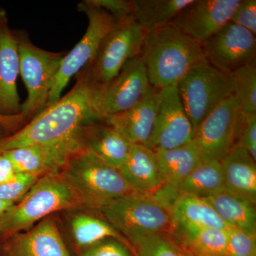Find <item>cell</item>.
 <instances>
[{"label": "cell", "instance_id": "obj_1", "mask_svg": "<svg viewBox=\"0 0 256 256\" xmlns=\"http://www.w3.org/2000/svg\"><path fill=\"white\" fill-rule=\"evenodd\" d=\"M76 77V82L68 94L47 105L22 128L2 140L0 152L63 140L78 134L86 124L102 120L96 108L98 84L87 68Z\"/></svg>", "mask_w": 256, "mask_h": 256}, {"label": "cell", "instance_id": "obj_2", "mask_svg": "<svg viewBox=\"0 0 256 256\" xmlns=\"http://www.w3.org/2000/svg\"><path fill=\"white\" fill-rule=\"evenodd\" d=\"M140 56L152 86L158 89L178 85L207 60L201 43L170 24L146 33Z\"/></svg>", "mask_w": 256, "mask_h": 256}, {"label": "cell", "instance_id": "obj_3", "mask_svg": "<svg viewBox=\"0 0 256 256\" xmlns=\"http://www.w3.org/2000/svg\"><path fill=\"white\" fill-rule=\"evenodd\" d=\"M82 208V200L62 171L44 175L21 201L0 216V236L28 230L56 212Z\"/></svg>", "mask_w": 256, "mask_h": 256}, {"label": "cell", "instance_id": "obj_4", "mask_svg": "<svg viewBox=\"0 0 256 256\" xmlns=\"http://www.w3.org/2000/svg\"><path fill=\"white\" fill-rule=\"evenodd\" d=\"M62 172L87 210L98 212L116 198L137 193L118 169L86 150L70 156Z\"/></svg>", "mask_w": 256, "mask_h": 256}, {"label": "cell", "instance_id": "obj_5", "mask_svg": "<svg viewBox=\"0 0 256 256\" xmlns=\"http://www.w3.org/2000/svg\"><path fill=\"white\" fill-rule=\"evenodd\" d=\"M101 216L134 248L154 234L171 232L170 208L151 194L137 193L120 197L98 210Z\"/></svg>", "mask_w": 256, "mask_h": 256}, {"label": "cell", "instance_id": "obj_6", "mask_svg": "<svg viewBox=\"0 0 256 256\" xmlns=\"http://www.w3.org/2000/svg\"><path fill=\"white\" fill-rule=\"evenodd\" d=\"M20 55V74L28 90L22 105L26 124L44 110L66 52H50L35 46L24 32H14Z\"/></svg>", "mask_w": 256, "mask_h": 256}, {"label": "cell", "instance_id": "obj_7", "mask_svg": "<svg viewBox=\"0 0 256 256\" xmlns=\"http://www.w3.org/2000/svg\"><path fill=\"white\" fill-rule=\"evenodd\" d=\"M184 109L196 130L220 102L234 94L232 74L216 68L206 60L194 67L178 84Z\"/></svg>", "mask_w": 256, "mask_h": 256}, {"label": "cell", "instance_id": "obj_8", "mask_svg": "<svg viewBox=\"0 0 256 256\" xmlns=\"http://www.w3.org/2000/svg\"><path fill=\"white\" fill-rule=\"evenodd\" d=\"M78 9L86 14L88 26L80 41L64 56L54 80L47 105L58 100L72 77L92 63L104 37L117 22L108 12L92 4L90 0L79 3Z\"/></svg>", "mask_w": 256, "mask_h": 256}, {"label": "cell", "instance_id": "obj_9", "mask_svg": "<svg viewBox=\"0 0 256 256\" xmlns=\"http://www.w3.org/2000/svg\"><path fill=\"white\" fill-rule=\"evenodd\" d=\"M146 34L133 18L117 22L104 37L92 63L85 68L92 80L98 85L112 80L128 60L140 56Z\"/></svg>", "mask_w": 256, "mask_h": 256}, {"label": "cell", "instance_id": "obj_10", "mask_svg": "<svg viewBox=\"0 0 256 256\" xmlns=\"http://www.w3.org/2000/svg\"><path fill=\"white\" fill-rule=\"evenodd\" d=\"M242 120L234 94L224 99L195 130L193 140L204 158L220 160L226 156L238 142Z\"/></svg>", "mask_w": 256, "mask_h": 256}, {"label": "cell", "instance_id": "obj_11", "mask_svg": "<svg viewBox=\"0 0 256 256\" xmlns=\"http://www.w3.org/2000/svg\"><path fill=\"white\" fill-rule=\"evenodd\" d=\"M152 87L141 56L128 60L112 80L104 85L98 84V114L104 120L124 112L138 104Z\"/></svg>", "mask_w": 256, "mask_h": 256}, {"label": "cell", "instance_id": "obj_12", "mask_svg": "<svg viewBox=\"0 0 256 256\" xmlns=\"http://www.w3.org/2000/svg\"><path fill=\"white\" fill-rule=\"evenodd\" d=\"M201 44L207 60L226 73L256 64V35L230 22Z\"/></svg>", "mask_w": 256, "mask_h": 256}, {"label": "cell", "instance_id": "obj_13", "mask_svg": "<svg viewBox=\"0 0 256 256\" xmlns=\"http://www.w3.org/2000/svg\"><path fill=\"white\" fill-rule=\"evenodd\" d=\"M82 150L80 131L58 142L20 146L2 152L11 162L16 173L42 176L62 171L70 156Z\"/></svg>", "mask_w": 256, "mask_h": 256}, {"label": "cell", "instance_id": "obj_14", "mask_svg": "<svg viewBox=\"0 0 256 256\" xmlns=\"http://www.w3.org/2000/svg\"><path fill=\"white\" fill-rule=\"evenodd\" d=\"M194 130L184 109L178 85L162 89V101L148 146L153 150L178 148L191 142Z\"/></svg>", "mask_w": 256, "mask_h": 256}, {"label": "cell", "instance_id": "obj_15", "mask_svg": "<svg viewBox=\"0 0 256 256\" xmlns=\"http://www.w3.org/2000/svg\"><path fill=\"white\" fill-rule=\"evenodd\" d=\"M240 0H193L170 22L202 43L230 22Z\"/></svg>", "mask_w": 256, "mask_h": 256}, {"label": "cell", "instance_id": "obj_16", "mask_svg": "<svg viewBox=\"0 0 256 256\" xmlns=\"http://www.w3.org/2000/svg\"><path fill=\"white\" fill-rule=\"evenodd\" d=\"M0 256H72L50 216L24 232L0 236Z\"/></svg>", "mask_w": 256, "mask_h": 256}, {"label": "cell", "instance_id": "obj_17", "mask_svg": "<svg viewBox=\"0 0 256 256\" xmlns=\"http://www.w3.org/2000/svg\"><path fill=\"white\" fill-rule=\"evenodd\" d=\"M163 186L154 195L162 204L170 207L178 197L176 190L204 159L201 150L192 140L178 148L154 151Z\"/></svg>", "mask_w": 256, "mask_h": 256}, {"label": "cell", "instance_id": "obj_18", "mask_svg": "<svg viewBox=\"0 0 256 256\" xmlns=\"http://www.w3.org/2000/svg\"><path fill=\"white\" fill-rule=\"evenodd\" d=\"M162 101V89L152 87L138 104L128 110L102 120L131 144L148 146Z\"/></svg>", "mask_w": 256, "mask_h": 256}, {"label": "cell", "instance_id": "obj_19", "mask_svg": "<svg viewBox=\"0 0 256 256\" xmlns=\"http://www.w3.org/2000/svg\"><path fill=\"white\" fill-rule=\"evenodd\" d=\"M20 74L18 41L8 22L0 28V114L14 116L22 112L16 87Z\"/></svg>", "mask_w": 256, "mask_h": 256}, {"label": "cell", "instance_id": "obj_20", "mask_svg": "<svg viewBox=\"0 0 256 256\" xmlns=\"http://www.w3.org/2000/svg\"><path fill=\"white\" fill-rule=\"evenodd\" d=\"M80 139L84 150L118 170L127 159L132 144L104 120L86 124L80 131Z\"/></svg>", "mask_w": 256, "mask_h": 256}, {"label": "cell", "instance_id": "obj_21", "mask_svg": "<svg viewBox=\"0 0 256 256\" xmlns=\"http://www.w3.org/2000/svg\"><path fill=\"white\" fill-rule=\"evenodd\" d=\"M224 190L256 203V164L250 153L238 142L220 160Z\"/></svg>", "mask_w": 256, "mask_h": 256}, {"label": "cell", "instance_id": "obj_22", "mask_svg": "<svg viewBox=\"0 0 256 256\" xmlns=\"http://www.w3.org/2000/svg\"><path fill=\"white\" fill-rule=\"evenodd\" d=\"M119 170L140 193L153 195L163 186L156 152L144 144H131L127 159Z\"/></svg>", "mask_w": 256, "mask_h": 256}, {"label": "cell", "instance_id": "obj_23", "mask_svg": "<svg viewBox=\"0 0 256 256\" xmlns=\"http://www.w3.org/2000/svg\"><path fill=\"white\" fill-rule=\"evenodd\" d=\"M172 226L206 227L227 230L224 222L207 198L180 195L170 206Z\"/></svg>", "mask_w": 256, "mask_h": 256}, {"label": "cell", "instance_id": "obj_24", "mask_svg": "<svg viewBox=\"0 0 256 256\" xmlns=\"http://www.w3.org/2000/svg\"><path fill=\"white\" fill-rule=\"evenodd\" d=\"M69 226L74 247L78 252L110 238L118 239L134 250L127 239L101 216L89 212H76L70 217Z\"/></svg>", "mask_w": 256, "mask_h": 256}, {"label": "cell", "instance_id": "obj_25", "mask_svg": "<svg viewBox=\"0 0 256 256\" xmlns=\"http://www.w3.org/2000/svg\"><path fill=\"white\" fill-rule=\"evenodd\" d=\"M170 233L193 256H226V230L172 226Z\"/></svg>", "mask_w": 256, "mask_h": 256}, {"label": "cell", "instance_id": "obj_26", "mask_svg": "<svg viewBox=\"0 0 256 256\" xmlns=\"http://www.w3.org/2000/svg\"><path fill=\"white\" fill-rule=\"evenodd\" d=\"M206 198L229 227L256 236V204L225 190Z\"/></svg>", "mask_w": 256, "mask_h": 256}, {"label": "cell", "instance_id": "obj_27", "mask_svg": "<svg viewBox=\"0 0 256 256\" xmlns=\"http://www.w3.org/2000/svg\"><path fill=\"white\" fill-rule=\"evenodd\" d=\"M223 172L220 160L204 158L188 178L178 185L176 194L208 198L224 191Z\"/></svg>", "mask_w": 256, "mask_h": 256}, {"label": "cell", "instance_id": "obj_28", "mask_svg": "<svg viewBox=\"0 0 256 256\" xmlns=\"http://www.w3.org/2000/svg\"><path fill=\"white\" fill-rule=\"evenodd\" d=\"M193 0H132V18L146 33L168 24Z\"/></svg>", "mask_w": 256, "mask_h": 256}, {"label": "cell", "instance_id": "obj_29", "mask_svg": "<svg viewBox=\"0 0 256 256\" xmlns=\"http://www.w3.org/2000/svg\"><path fill=\"white\" fill-rule=\"evenodd\" d=\"M234 79V96L242 114L256 112V66L248 64L232 73Z\"/></svg>", "mask_w": 256, "mask_h": 256}, {"label": "cell", "instance_id": "obj_30", "mask_svg": "<svg viewBox=\"0 0 256 256\" xmlns=\"http://www.w3.org/2000/svg\"><path fill=\"white\" fill-rule=\"evenodd\" d=\"M134 248L137 256H193L170 232L146 237Z\"/></svg>", "mask_w": 256, "mask_h": 256}, {"label": "cell", "instance_id": "obj_31", "mask_svg": "<svg viewBox=\"0 0 256 256\" xmlns=\"http://www.w3.org/2000/svg\"><path fill=\"white\" fill-rule=\"evenodd\" d=\"M41 176L16 173L11 178L0 184V200L16 204L30 191Z\"/></svg>", "mask_w": 256, "mask_h": 256}, {"label": "cell", "instance_id": "obj_32", "mask_svg": "<svg viewBox=\"0 0 256 256\" xmlns=\"http://www.w3.org/2000/svg\"><path fill=\"white\" fill-rule=\"evenodd\" d=\"M226 256H256V236L233 227L226 230Z\"/></svg>", "mask_w": 256, "mask_h": 256}, {"label": "cell", "instance_id": "obj_33", "mask_svg": "<svg viewBox=\"0 0 256 256\" xmlns=\"http://www.w3.org/2000/svg\"><path fill=\"white\" fill-rule=\"evenodd\" d=\"M78 256H137L136 250L116 238H107L78 252Z\"/></svg>", "mask_w": 256, "mask_h": 256}, {"label": "cell", "instance_id": "obj_34", "mask_svg": "<svg viewBox=\"0 0 256 256\" xmlns=\"http://www.w3.org/2000/svg\"><path fill=\"white\" fill-rule=\"evenodd\" d=\"M230 22L256 35V0H240Z\"/></svg>", "mask_w": 256, "mask_h": 256}, {"label": "cell", "instance_id": "obj_35", "mask_svg": "<svg viewBox=\"0 0 256 256\" xmlns=\"http://www.w3.org/2000/svg\"><path fill=\"white\" fill-rule=\"evenodd\" d=\"M90 1L96 6L108 12L116 22L132 18V0H90Z\"/></svg>", "mask_w": 256, "mask_h": 256}, {"label": "cell", "instance_id": "obj_36", "mask_svg": "<svg viewBox=\"0 0 256 256\" xmlns=\"http://www.w3.org/2000/svg\"><path fill=\"white\" fill-rule=\"evenodd\" d=\"M238 142L256 160V112L244 114Z\"/></svg>", "mask_w": 256, "mask_h": 256}, {"label": "cell", "instance_id": "obj_37", "mask_svg": "<svg viewBox=\"0 0 256 256\" xmlns=\"http://www.w3.org/2000/svg\"><path fill=\"white\" fill-rule=\"evenodd\" d=\"M0 124L4 126L6 131L11 134L22 128L26 122L22 114L14 116H5L0 114Z\"/></svg>", "mask_w": 256, "mask_h": 256}, {"label": "cell", "instance_id": "obj_38", "mask_svg": "<svg viewBox=\"0 0 256 256\" xmlns=\"http://www.w3.org/2000/svg\"><path fill=\"white\" fill-rule=\"evenodd\" d=\"M16 174L12 164L10 160L0 152V184L8 181Z\"/></svg>", "mask_w": 256, "mask_h": 256}, {"label": "cell", "instance_id": "obj_39", "mask_svg": "<svg viewBox=\"0 0 256 256\" xmlns=\"http://www.w3.org/2000/svg\"><path fill=\"white\" fill-rule=\"evenodd\" d=\"M14 204H15L11 203V202H5L0 200V216L3 214L6 210H9Z\"/></svg>", "mask_w": 256, "mask_h": 256}, {"label": "cell", "instance_id": "obj_40", "mask_svg": "<svg viewBox=\"0 0 256 256\" xmlns=\"http://www.w3.org/2000/svg\"><path fill=\"white\" fill-rule=\"evenodd\" d=\"M6 23H8L6 12L2 8H0V28H2Z\"/></svg>", "mask_w": 256, "mask_h": 256}, {"label": "cell", "instance_id": "obj_41", "mask_svg": "<svg viewBox=\"0 0 256 256\" xmlns=\"http://www.w3.org/2000/svg\"><path fill=\"white\" fill-rule=\"evenodd\" d=\"M9 132L6 131V130L5 129L4 126H2V124H0V142H1L2 140H4L6 136H9Z\"/></svg>", "mask_w": 256, "mask_h": 256}]
</instances>
